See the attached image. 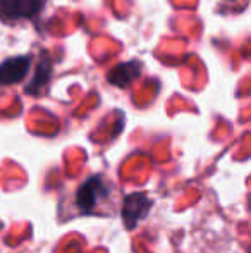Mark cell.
<instances>
[{
    "instance_id": "6da1fadb",
    "label": "cell",
    "mask_w": 251,
    "mask_h": 253,
    "mask_svg": "<svg viewBox=\"0 0 251 253\" xmlns=\"http://www.w3.org/2000/svg\"><path fill=\"white\" fill-rule=\"evenodd\" d=\"M110 195V188L102 176H91L76 191V205L83 213H91L102 200Z\"/></svg>"
},
{
    "instance_id": "7a4b0ae2",
    "label": "cell",
    "mask_w": 251,
    "mask_h": 253,
    "mask_svg": "<svg viewBox=\"0 0 251 253\" xmlns=\"http://www.w3.org/2000/svg\"><path fill=\"white\" fill-rule=\"evenodd\" d=\"M151 209H153V202L146 193L136 191L127 195L122 203V222L129 231L136 229V226L150 213Z\"/></svg>"
},
{
    "instance_id": "3957f363",
    "label": "cell",
    "mask_w": 251,
    "mask_h": 253,
    "mask_svg": "<svg viewBox=\"0 0 251 253\" xmlns=\"http://www.w3.org/2000/svg\"><path fill=\"white\" fill-rule=\"evenodd\" d=\"M47 0H0V19L23 21L38 16L43 10Z\"/></svg>"
},
{
    "instance_id": "277c9868",
    "label": "cell",
    "mask_w": 251,
    "mask_h": 253,
    "mask_svg": "<svg viewBox=\"0 0 251 253\" xmlns=\"http://www.w3.org/2000/svg\"><path fill=\"white\" fill-rule=\"evenodd\" d=\"M31 67V57L21 55V57H10L0 64V84L9 86V84L21 83L28 76Z\"/></svg>"
},
{
    "instance_id": "5b68a950",
    "label": "cell",
    "mask_w": 251,
    "mask_h": 253,
    "mask_svg": "<svg viewBox=\"0 0 251 253\" xmlns=\"http://www.w3.org/2000/svg\"><path fill=\"white\" fill-rule=\"evenodd\" d=\"M141 62L140 60H127L114 66L107 74V81L117 88H126L133 81H136L141 76Z\"/></svg>"
},
{
    "instance_id": "8992f818",
    "label": "cell",
    "mask_w": 251,
    "mask_h": 253,
    "mask_svg": "<svg viewBox=\"0 0 251 253\" xmlns=\"http://www.w3.org/2000/svg\"><path fill=\"white\" fill-rule=\"evenodd\" d=\"M50 78H52V62L48 57H41L36 66V71H35L33 78H31L30 86H26V93L40 95L48 86Z\"/></svg>"
}]
</instances>
